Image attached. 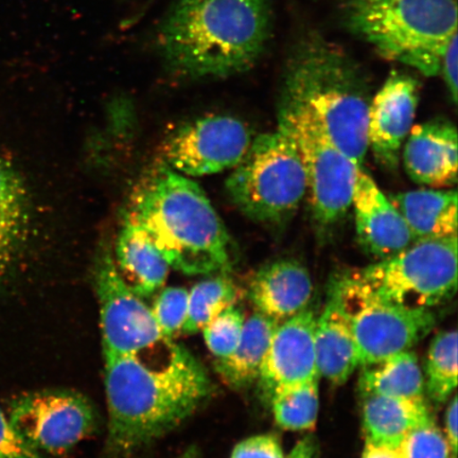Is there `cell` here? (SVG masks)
Masks as SVG:
<instances>
[{
    "label": "cell",
    "mask_w": 458,
    "mask_h": 458,
    "mask_svg": "<svg viewBox=\"0 0 458 458\" xmlns=\"http://www.w3.org/2000/svg\"><path fill=\"white\" fill-rule=\"evenodd\" d=\"M105 360L107 445L119 456L134 454L180 426L211 393L202 363L169 339Z\"/></svg>",
    "instance_id": "6da1fadb"
},
{
    "label": "cell",
    "mask_w": 458,
    "mask_h": 458,
    "mask_svg": "<svg viewBox=\"0 0 458 458\" xmlns=\"http://www.w3.org/2000/svg\"><path fill=\"white\" fill-rule=\"evenodd\" d=\"M271 34L270 0H174L157 47L181 77L225 78L253 67Z\"/></svg>",
    "instance_id": "7a4b0ae2"
},
{
    "label": "cell",
    "mask_w": 458,
    "mask_h": 458,
    "mask_svg": "<svg viewBox=\"0 0 458 458\" xmlns=\"http://www.w3.org/2000/svg\"><path fill=\"white\" fill-rule=\"evenodd\" d=\"M128 216L176 271L209 275L231 267V238L208 197L164 163L137 189Z\"/></svg>",
    "instance_id": "3957f363"
},
{
    "label": "cell",
    "mask_w": 458,
    "mask_h": 458,
    "mask_svg": "<svg viewBox=\"0 0 458 458\" xmlns=\"http://www.w3.org/2000/svg\"><path fill=\"white\" fill-rule=\"evenodd\" d=\"M280 95L308 108L335 145L362 168L371 97L363 72L345 51L318 34L302 38L286 60Z\"/></svg>",
    "instance_id": "277c9868"
},
{
    "label": "cell",
    "mask_w": 458,
    "mask_h": 458,
    "mask_svg": "<svg viewBox=\"0 0 458 458\" xmlns=\"http://www.w3.org/2000/svg\"><path fill=\"white\" fill-rule=\"evenodd\" d=\"M344 21L386 59L437 77L457 33V0H348Z\"/></svg>",
    "instance_id": "5b68a950"
},
{
    "label": "cell",
    "mask_w": 458,
    "mask_h": 458,
    "mask_svg": "<svg viewBox=\"0 0 458 458\" xmlns=\"http://www.w3.org/2000/svg\"><path fill=\"white\" fill-rule=\"evenodd\" d=\"M229 198L261 225H280L308 194L305 167L293 140L278 127L251 140L226 182Z\"/></svg>",
    "instance_id": "8992f818"
},
{
    "label": "cell",
    "mask_w": 458,
    "mask_h": 458,
    "mask_svg": "<svg viewBox=\"0 0 458 458\" xmlns=\"http://www.w3.org/2000/svg\"><path fill=\"white\" fill-rule=\"evenodd\" d=\"M277 127L290 136L306 170L313 220L320 236L345 219L360 168L329 139L301 103L280 95Z\"/></svg>",
    "instance_id": "52a82bcc"
},
{
    "label": "cell",
    "mask_w": 458,
    "mask_h": 458,
    "mask_svg": "<svg viewBox=\"0 0 458 458\" xmlns=\"http://www.w3.org/2000/svg\"><path fill=\"white\" fill-rule=\"evenodd\" d=\"M352 273L382 299L432 310L456 293L457 236L415 242L399 254Z\"/></svg>",
    "instance_id": "ba28073f"
},
{
    "label": "cell",
    "mask_w": 458,
    "mask_h": 458,
    "mask_svg": "<svg viewBox=\"0 0 458 458\" xmlns=\"http://www.w3.org/2000/svg\"><path fill=\"white\" fill-rule=\"evenodd\" d=\"M356 343L360 366L410 351L437 325L432 310L396 305L377 295L353 273L332 284Z\"/></svg>",
    "instance_id": "9c48e42d"
},
{
    "label": "cell",
    "mask_w": 458,
    "mask_h": 458,
    "mask_svg": "<svg viewBox=\"0 0 458 458\" xmlns=\"http://www.w3.org/2000/svg\"><path fill=\"white\" fill-rule=\"evenodd\" d=\"M95 411L83 394L72 391H41L11 403L9 421L34 451L60 455L77 445L95 427Z\"/></svg>",
    "instance_id": "30bf717a"
},
{
    "label": "cell",
    "mask_w": 458,
    "mask_h": 458,
    "mask_svg": "<svg viewBox=\"0 0 458 458\" xmlns=\"http://www.w3.org/2000/svg\"><path fill=\"white\" fill-rule=\"evenodd\" d=\"M95 289L105 360L140 352L165 339L151 308L124 282L113 255L102 254L97 261Z\"/></svg>",
    "instance_id": "8fae6325"
},
{
    "label": "cell",
    "mask_w": 458,
    "mask_h": 458,
    "mask_svg": "<svg viewBox=\"0 0 458 458\" xmlns=\"http://www.w3.org/2000/svg\"><path fill=\"white\" fill-rule=\"evenodd\" d=\"M251 140L242 120L211 114L171 134L163 146V163L187 177L220 174L242 162Z\"/></svg>",
    "instance_id": "7c38bea8"
},
{
    "label": "cell",
    "mask_w": 458,
    "mask_h": 458,
    "mask_svg": "<svg viewBox=\"0 0 458 458\" xmlns=\"http://www.w3.org/2000/svg\"><path fill=\"white\" fill-rule=\"evenodd\" d=\"M317 319V314L308 307L279 323L275 329L258 377L267 399L319 379L315 353Z\"/></svg>",
    "instance_id": "4fadbf2b"
},
{
    "label": "cell",
    "mask_w": 458,
    "mask_h": 458,
    "mask_svg": "<svg viewBox=\"0 0 458 458\" xmlns=\"http://www.w3.org/2000/svg\"><path fill=\"white\" fill-rule=\"evenodd\" d=\"M420 94V82L415 78L393 72L372 97L368 120L369 151L383 167H398L401 151L414 127Z\"/></svg>",
    "instance_id": "5bb4252c"
},
{
    "label": "cell",
    "mask_w": 458,
    "mask_h": 458,
    "mask_svg": "<svg viewBox=\"0 0 458 458\" xmlns=\"http://www.w3.org/2000/svg\"><path fill=\"white\" fill-rule=\"evenodd\" d=\"M352 208L359 244L376 260L397 255L414 242L403 216L363 169L359 171Z\"/></svg>",
    "instance_id": "9a60e30c"
},
{
    "label": "cell",
    "mask_w": 458,
    "mask_h": 458,
    "mask_svg": "<svg viewBox=\"0 0 458 458\" xmlns=\"http://www.w3.org/2000/svg\"><path fill=\"white\" fill-rule=\"evenodd\" d=\"M401 157L406 174L418 185L454 186L457 182V130L445 119L414 125Z\"/></svg>",
    "instance_id": "2e32d148"
},
{
    "label": "cell",
    "mask_w": 458,
    "mask_h": 458,
    "mask_svg": "<svg viewBox=\"0 0 458 458\" xmlns=\"http://www.w3.org/2000/svg\"><path fill=\"white\" fill-rule=\"evenodd\" d=\"M32 208L24 176L0 152V291L13 279L31 236Z\"/></svg>",
    "instance_id": "e0dca14e"
},
{
    "label": "cell",
    "mask_w": 458,
    "mask_h": 458,
    "mask_svg": "<svg viewBox=\"0 0 458 458\" xmlns=\"http://www.w3.org/2000/svg\"><path fill=\"white\" fill-rule=\"evenodd\" d=\"M313 291L307 268L286 258L257 271L250 279L249 296L256 312L282 323L310 306Z\"/></svg>",
    "instance_id": "ac0fdd59"
},
{
    "label": "cell",
    "mask_w": 458,
    "mask_h": 458,
    "mask_svg": "<svg viewBox=\"0 0 458 458\" xmlns=\"http://www.w3.org/2000/svg\"><path fill=\"white\" fill-rule=\"evenodd\" d=\"M315 353L319 376L335 386L346 383L360 366L351 325L332 285L315 326Z\"/></svg>",
    "instance_id": "d6986e66"
},
{
    "label": "cell",
    "mask_w": 458,
    "mask_h": 458,
    "mask_svg": "<svg viewBox=\"0 0 458 458\" xmlns=\"http://www.w3.org/2000/svg\"><path fill=\"white\" fill-rule=\"evenodd\" d=\"M113 258L124 282L140 297L156 293L168 278L167 261L148 234L129 216L120 229Z\"/></svg>",
    "instance_id": "ffe728a7"
},
{
    "label": "cell",
    "mask_w": 458,
    "mask_h": 458,
    "mask_svg": "<svg viewBox=\"0 0 458 458\" xmlns=\"http://www.w3.org/2000/svg\"><path fill=\"white\" fill-rule=\"evenodd\" d=\"M415 242L457 236L455 189H420L391 194Z\"/></svg>",
    "instance_id": "44dd1931"
},
{
    "label": "cell",
    "mask_w": 458,
    "mask_h": 458,
    "mask_svg": "<svg viewBox=\"0 0 458 458\" xmlns=\"http://www.w3.org/2000/svg\"><path fill=\"white\" fill-rule=\"evenodd\" d=\"M362 420L365 442L396 450L406 435L433 417L423 398L370 394L364 397Z\"/></svg>",
    "instance_id": "7402d4cb"
},
{
    "label": "cell",
    "mask_w": 458,
    "mask_h": 458,
    "mask_svg": "<svg viewBox=\"0 0 458 458\" xmlns=\"http://www.w3.org/2000/svg\"><path fill=\"white\" fill-rule=\"evenodd\" d=\"M279 323L259 312L245 319L243 334L231 356L216 360V369L226 385L237 389L258 381L263 360Z\"/></svg>",
    "instance_id": "603a6c76"
},
{
    "label": "cell",
    "mask_w": 458,
    "mask_h": 458,
    "mask_svg": "<svg viewBox=\"0 0 458 458\" xmlns=\"http://www.w3.org/2000/svg\"><path fill=\"white\" fill-rule=\"evenodd\" d=\"M362 368L359 389L363 397L377 394L411 399L423 398L425 377L415 352H399L380 362Z\"/></svg>",
    "instance_id": "cb8c5ba5"
},
{
    "label": "cell",
    "mask_w": 458,
    "mask_h": 458,
    "mask_svg": "<svg viewBox=\"0 0 458 458\" xmlns=\"http://www.w3.org/2000/svg\"><path fill=\"white\" fill-rule=\"evenodd\" d=\"M237 296V286L225 275L197 284L189 291L187 318L182 332L196 334L202 331L210 320L233 306Z\"/></svg>",
    "instance_id": "d4e9b609"
},
{
    "label": "cell",
    "mask_w": 458,
    "mask_h": 458,
    "mask_svg": "<svg viewBox=\"0 0 458 458\" xmlns=\"http://www.w3.org/2000/svg\"><path fill=\"white\" fill-rule=\"evenodd\" d=\"M425 389L437 403H444L457 386V332H440L429 345L425 369Z\"/></svg>",
    "instance_id": "484cf974"
},
{
    "label": "cell",
    "mask_w": 458,
    "mask_h": 458,
    "mask_svg": "<svg viewBox=\"0 0 458 458\" xmlns=\"http://www.w3.org/2000/svg\"><path fill=\"white\" fill-rule=\"evenodd\" d=\"M318 380L275 394L270 400L277 425L286 431H310L319 411Z\"/></svg>",
    "instance_id": "4316f807"
},
{
    "label": "cell",
    "mask_w": 458,
    "mask_h": 458,
    "mask_svg": "<svg viewBox=\"0 0 458 458\" xmlns=\"http://www.w3.org/2000/svg\"><path fill=\"white\" fill-rule=\"evenodd\" d=\"M244 324L243 312L233 305L205 326L202 331L206 345L216 360L231 356L242 339Z\"/></svg>",
    "instance_id": "83f0119b"
},
{
    "label": "cell",
    "mask_w": 458,
    "mask_h": 458,
    "mask_svg": "<svg viewBox=\"0 0 458 458\" xmlns=\"http://www.w3.org/2000/svg\"><path fill=\"white\" fill-rule=\"evenodd\" d=\"M397 458H456L434 420L411 431L396 449Z\"/></svg>",
    "instance_id": "f1b7e54d"
},
{
    "label": "cell",
    "mask_w": 458,
    "mask_h": 458,
    "mask_svg": "<svg viewBox=\"0 0 458 458\" xmlns=\"http://www.w3.org/2000/svg\"><path fill=\"white\" fill-rule=\"evenodd\" d=\"M189 291L171 286L160 293L151 308L165 339L172 340L182 331L187 318Z\"/></svg>",
    "instance_id": "f546056e"
},
{
    "label": "cell",
    "mask_w": 458,
    "mask_h": 458,
    "mask_svg": "<svg viewBox=\"0 0 458 458\" xmlns=\"http://www.w3.org/2000/svg\"><path fill=\"white\" fill-rule=\"evenodd\" d=\"M231 458H285L282 444L274 435H256L234 446Z\"/></svg>",
    "instance_id": "4dcf8cb0"
},
{
    "label": "cell",
    "mask_w": 458,
    "mask_h": 458,
    "mask_svg": "<svg viewBox=\"0 0 458 458\" xmlns=\"http://www.w3.org/2000/svg\"><path fill=\"white\" fill-rule=\"evenodd\" d=\"M0 458H47L29 446L0 410Z\"/></svg>",
    "instance_id": "1f68e13d"
},
{
    "label": "cell",
    "mask_w": 458,
    "mask_h": 458,
    "mask_svg": "<svg viewBox=\"0 0 458 458\" xmlns=\"http://www.w3.org/2000/svg\"><path fill=\"white\" fill-rule=\"evenodd\" d=\"M458 41L457 33L446 44L440 59L439 74L443 77L448 89L452 102H457V71H458Z\"/></svg>",
    "instance_id": "d6a6232c"
},
{
    "label": "cell",
    "mask_w": 458,
    "mask_h": 458,
    "mask_svg": "<svg viewBox=\"0 0 458 458\" xmlns=\"http://www.w3.org/2000/svg\"><path fill=\"white\" fill-rule=\"evenodd\" d=\"M457 397L454 396V399H452L448 409H446L445 411V438L448 440V443L451 446L452 451H454V454H457Z\"/></svg>",
    "instance_id": "836d02e7"
},
{
    "label": "cell",
    "mask_w": 458,
    "mask_h": 458,
    "mask_svg": "<svg viewBox=\"0 0 458 458\" xmlns=\"http://www.w3.org/2000/svg\"><path fill=\"white\" fill-rule=\"evenodd\" d=\"M318 446L317 440L308 435L297 443L285 458H318Z\"/></svg>",
    "instance_id": "e575fe53"
},
{
    "label": "cell",
    "mask_w": 458,
    "mask_h": 458,
    "mask_svg": "<svg viewBox=\"0 0 458 458\" xmlns=\"http://www.w3.org/2000/svg\"><path fill=\"white\" fill-rule=\"evenodd\" d=\"M360 458H397L396 450L365 442Z\"/></svg>",
    "instance_id": "d590c367"
},
{
    "label": "cell",
    "mask_w": 458,
    "mask_h": 458,
    "mask_svg": "<svg viewBox=\"0 0 458 458\" xmlns=\"http://www.w3.org/2000/svg\"><path fill=\"white\" fill-rule=\"evenodd\" d=\"M176 458H202L200 457L199 451L196 449H188L184 452V454H181Z\"/></svg>",
    "instance_id": "8d00e7d4"
}]
</instances>
